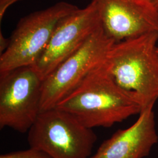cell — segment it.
Here are the masks:
<instances>
[{"label": "cell", "mask_w": 158, "mask_h": 158, "mask_svg": "<svg viewBox=\"0 0 158 158\" xmlns=\"http://www.w3.org/2000/svg\"><path fill=\"white\" fill-rule=\"evenodd\" d=\"M97 139L91 128L57 108L40 112L28 136L30 147L52 158H89Z\"/></svg>", "instance_id": "3"}, {"label": "cell", "mask_w": 158, "mask_h": 158, "mask_svg": "<svg viewBox=\"0 0 158 158\" xmlns=\"http://www.w3.org/2000/svg\"><path fill=\"white\" fill-rule=\"evenodd\" d=\"M102 27L94 3L78 8L58 23L34 68L43 80Z\"/></svg>", "instance_id": "7"}, {"label": "cell", "mask_w": 158, "mask_h": 158, "mask_svg": "<svg viewBox=\"0 0 158 158\" xmlns=\"http://www.w3.org/2000/svg\"><path fill=\"white\" fill-rule=\"evenodd\" d=\"M10 38L6 39L2 34L1 31H0V53L2 54L7 49L10 45Z\"/></svg>", "instance_id": "12"}, {"label": "cell", "mask_w": 158, "mask_h": 158, "mask_svg": "<svg viewBox=\"0 0 158 158\" xmlns=\"http://www.w3.org/2000/svg\"><path fill=\"white\" fill-rule=\"evenodd\" d=\"M42 80L33 66L0 73V128L28 131L40 113Z\"/></svg>", "instance_id": "6"}, {"label": "cell", "mask_w": 158, "mask_h": 158, "mask_svg": "<svg viewBox=\"0 0 158 158\" xmlns=\"http://www.w3.org/2000/svg\"><path fill=\"white\" fill-rule=\"evenodd\" d=\"M0 158H52L46 153L30 147V148L24 151L8 153L2 154Z\"/></svg>", "instance_id": "10"}, {"label": "cell", "mask_w": 158, "mask_h": 158, "mask_svg": "<svg viewBox=\"0 0 158 158\" xmlns=\"http://www.w3.org/2000/svg\"><path fill=\"white\" fill-rule=\"evenodd\" d=\"M158 40L152 32L115 43L105 61L115 82L136 94L143 108L158 99Z\"/></svg>", "instance_id": "2"}, {"label": "cell", "mask_w": 158, "mask_h": 158, "mask_svg": "<svg viewBox=\"0 0 158 158\" xmlns=\"http://www.w3.org/2000/svg\"><path fill=\"white\" fill-rule=\"evenodd\" d=\"M115 42L101 27L42 80L40 113L56 108L85 77L104 63Z\"/></svg>", "instance_id": "5"}, {"label": "cell", "mask_w": 158, "mask_h": 158, "mask_svg": "<svg viewBox=\"0 0 158 158\" xmlns=\"http://www.w3.org/2000/svg\"><path fill=\"white\" fill-rule=\"evenodd\" d=\"M78 8L61 1L22 18L10 38L8 48L0 55V73L23 66L34 67L58 23Z\"/></svg>", "instance_id": "4"}, {"label": "cell", "mask_w": 158, "mask_h": 158, "mask_svg": "<svg viewBox=\"0 0 158 158\" xmlns=\"http://www.w3.org/2000/svg\"><path fill=\"white\" fill-rule=\"evenodd\" d=\"M149 1L152 4L158 12V0H149Z\"/></svg>", "instance_id": "13"}, {"label": "cell", "mask_w": 158, "mask_h": 158, "mask_svg": "<svg viewBox=\"0 0 158 158\" xmlns=\"http://www.w3.org/2000/svg\"><path fill=\"white\" fill-rule=\"evenodd\" d=\"M154 104L144 108L135 123L119 130L99 147L91 158H143L158 141Z\"/></svg>", "instance_id": "9"}, {"label": "cell", "mask_w": 158, "mask_h": 158, "mask_svg": "<svg viewBox=\"0 0 158 158\" xmlns=\"http://www.w3.org/2000/svg\"><path fill=\"white\" fill-rule=\"evenodd\" d=\"M22 0H0V22L2 21L6 10L10 6Z\"/></svg>", "instance_id": "11"}, {"label": "cell", "mask_w": 158, "mask_h": 158, "mask_svg": "<svg viewBox=\"0 0 158 158\" xmlns=\"http://www.w3.org/2000/svg\"><path fill=\"white\" fill-rule=\"evenodd\" d=\"M56 108L70 114L91 129L111 127L139 114L143 108L136 94L115 82L105 62L92 71Z\"/></svg>", "instance_id": "1"}, {"label": "cell", "mask_w": 158, "mask_h": 158, "mask_svg": "<svg viewBox=\"0 0 158 158\" xmlns=\"http://www.w3.org/2000/svg\"><path fill=\"white\" fill-rule=\"evenodd\" d=\"M102 27L115 43L158 33V12L149 0H91Z\"/></svg>", "instance_id": "8"}, {"label": "cell", "mask_w": 158, "mask_h": 158, "mask_svg": "<svg viewBox=\"0 0 158 158\" xmlns=\"http://www.w3.org/2000/svg\"><path fill=\"white\" fill-rule=\"evenodd\" d=\"M157 52H158V49H157Z\"/></svg>", "instance_id": "14"}, {"label": "cell", "mask_w": 158, "mask_h": 158, "mask_svg": "<svg viewBox=\"0 0 158 158\" xmlns=\"http://www.w3.org/2000/svg\"></svg>", "instance_id": "15"}]
</instances>
